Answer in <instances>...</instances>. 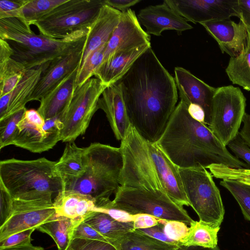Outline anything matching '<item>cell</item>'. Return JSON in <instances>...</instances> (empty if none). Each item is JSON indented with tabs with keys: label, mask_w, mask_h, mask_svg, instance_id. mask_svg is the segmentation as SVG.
<instances>
[{
	"label": "cell",
	"mask_w": 250,
	"mask_h": 250,
	"mask_svg": "<svg viewBox=\"0 0 250 250\" xmlns=\"http://www.w3.org/2000/svg\"><path fill=\"white\" fill-rule=\"evenodd\" d=\"M246 106V98L240 88L231 85L216 88L208 127L226 146L238 134Z\"/></svg>",
	"instance_id": "30bf717a"
},
{
	"label": "cell",
	"mask_w": 250,
	"mask_h": 250,
	"mask_svg": "<svg viewBox=\"0 0 250 250\" xmlns=\"http://www.w3.org/2000/svg\"><path fill=\"white\" fill-rule=\"evenodd\" d=\"M13 51L7 42L0 44V97L10 93L23 76L26 69L12 56Z\"/></svg>",
	"instance_id": "4316f807"
},
{
	"label": "cell",
	"mask_w": 250,
	"mask_h": 250,
	"mask_svg": "<svg viewBox=\"0 0 250 250\" xmlns=\"http://www.w3.org/2000/svg\"><path fill=\"white\" fill-rule=\"evenodd\" d=\"M56 162L44 157L23 160L11 158L0 162V182L13 199L53 202L64 189Z\"/></svg>",
	"instance_id": "3957f363"
},
{
	"label": "cell",
	"mask_w": 250,
	"mask_h": 250,
	"mask_svg": "<svg viewBox=\"0 0 250 250\" xmlns=\"http://www.w3.org/2000/svg\"><path fill=\"white\" fill-rule=\"evenodd\" d=\"M229 149L238 159H241L250 169V147L245 142L239 134L227 145Z\"/></svg>",
	"instance_id": "7bdbcfd3"
},
{
	"label": "cell",
	"mask_w": 250,
	"mask_h": 250,
	"mask_svg": "<svg viewBox=\"0 0 250 250\" xmlns=\"http://www.w3.org/2000/svg\"><path fill=\"white\" fill-rule=\"evenodd\" d=\"M105 113L116 139L122 140L130 124L121 89L116 83L107 87L98 104Z\"/></svg>",
	"instance_id": "7402d4cb"
},
{
	"label": "cell",
	"mask_w": 250,
	"mask_h": 250,
	"mask_svg": "<svg viewBox=\"0 0 250 250\" xmlns=\"http://www.w3.org/2000/svg\"><path fill=\"white\" fill-rule=\"evenodd\" d=\"M81 221L56 216L54 219L41 225L36 229L51 237L58 250H65L72 239L74 227Z\"/></svg>",
	"instance_id": "1f68e13d"
},
{
	"label": "cell",
	"mask_w": 250,
	"mask_h": 250,
	"mask_svg": "<svg viewBox=\"0 0 250 250\" xmlns=\"http://www.w3.org/2000/svg\"><path fill=\"white\" fill-rule=\"evenodd\" d=\"M137 229L161 241L177 245H179V242L174 241L166 235L164 230V225L160 223H158L157 225L150 228Z\"/></svg>",
	"instance_id": "bcb514c9"
},
{
	"label": "cell",
	"mask_w": 250,
	"mask_h": 250,
	"mask_svg": "<svg viewBox=\"0 0 250 250\" xmlns=\"http://www.w3.org/2000/svg\"><path fill=\"white\" fill-rule=\"evenodd\" d=\"M172 9L194 23L239 18L237 0H165Z\"/></svg>",
	"instance_id": "5bb4252c"
},
{
	"label": "cell",
	"mask_w": 250,
	"mask_h": 250,
	"mask_svg": "<svg viewBox=\"0 0 250 250\" xmlns=\"http://www.w3.org/2000/svg\"><path fill=\"white\" fill-rule=\"evenodd\" d=\"M207 168L216 178L235 180L250 185V169L233 168L223 164H212Z\"/></svg>",
	"instance_id": "74e56055"
},
{
	"label": "cell",
	"mask_w": 250,
	"mask_h": 250,
	"mask_svg": "<svg viewBox=\"0 0 250 250\" xmlns=\"http://www.w3.org/2000/svg\"><path fill=\"white\" fill-rule=\"evenodd\" d=\"M239 18L250 31V0H237Z\"/></svg>",
	"instance_id": "c3c4849f"
},
{
	"label": "cell",
	"mask_w": 250,
	"mask_h": 250,
	"mask_svg": "<svg viewBox=\"0 0 250 250\" xmlns=\"http://www.w3.org/2000/svg\"><path fill=\"white\" fill-rule=\"evenodd\" d=\"M107 87L99 79L91 78L75 89L62 116L63 127L60 141L73 142L85 133L93 116L98 109L100 96Z\"/></svg>",
	"instance_id": "8fae6325"
},
{
	"label": "cell",
	"mask_w": 250,
	"mask_h": 250,
	"mask_svg": "<svg viewBox=\"0 0 250 250\" xmlns=\"http://www.w3.org/2000/svg\"><path fill=\"white\" fill-rule=\"evenodd\" d=\"M86 167L79 179L64 184L63 190L73 191L92 198L96 209L105 208L116 192L123 165L120 147L100 143L85 147Z\"/></svg>",
	"instance_id": "277c9868"
},
{
	"label": "cell",
	"mask_w": 250,
	"mask_h": 250,
	"mask_svg": "<svg viewBox=\"0 0 250 250\" xmlns=\"http://www.w3.org/2000/svg\"><path fill=\"white\" fill-rule=\"evenodd\" d=\"M174 73L180 100L187 105L194 104L202 107L205 113V124L208 126L212 99L216 88L209 85L183 67H176Z\"/></svg>",
	"instance_id": "e0dca14e"
},
{
	"label": "cell",
	"mask_w": 250,
	"mask_h": 250,
	"mask_svg": "<svg viewBox=\"0 0 250 250\" xmlns=\"http://www.w3.org/2000/svg\"><path fill=\"white\" fill-rule=\"evenodd\" d=\"M147 142L130 125L120 147L123 160L120 186L165 191L150 156Z\"/></svg>",
	"instance_id": "52a82bcc"
},
{
	"label": "cell",
	"mask_w": 250,
	"mask_h": 250,
	"mask_svg": "<svg viewBox=\"0 0 250 250\" xmlns=\"http://www.w3.org/2000/svg\"><path fill=\"white\" fill-rule=\"evenodd\" d=\"M57 216L83 220L96 208V203L91 197L73 191L63 190L53 201Z\"/></svg>",
	"instance_id": "d4e9b609"
},
{
	"label": "cell",
	"mask_w": 250,
	"mask_h": 250,
	"mask_svg": "<svg viewBox=\"0 0 250 250\" xmlns=\"http://www.w3.org/2000/svg\"><path fill=\"white\" fill-rule=\"evenodd\" d=\"M112 245L118 250H175L178 247L157 240L137 229L127 232Z\"/></svg>",
	"instance_id": "f546056e"
},
{
	"label": "cell",
	"mask_w": 250,
	"mask_h": 250,
	"mask_svg": "<svg viewBox=\"0 0 250 250\" xmlns=\"http://www.w3.org/2000/svg\"><path fill=\"white\" fill-rule=\"evenodd\" d=\"M0 250H44V249L43 248L41 247L34 246L31 245L25 247L0 249Z\"/></svg>",
	"instance_id": "11a10c76"
},
{
	"label": "cell",
	"mask_w": 250,
	"mask_h": 250,
	"mask_svg": "<svg viewBox=\"0 0 250 250\" xmlns=\"http://www.w3.org/2000/svg\"><path fill=\"white\" fill-rule=\"evenodd\" d=\"M104 4V0H67L34 25L53 40H80L86 37Z\"/></svg>",
	"instance_id": "8992f818"
},
{
	"label": "cell",
	"mask_w": 250,
	"mask_h": 250,
	"mask_svg": "<svg viewBox=\"0 0 250 250\" xmlns=\"http://www.w3.org/2000/svg\"><path fill=\"white\" fill-rule=\"evenodd\" d=\"M47 64L27 69L15 88L6 94L9 100V105L5 118L25 108V104L31 101L32 95Z\"/></svg>",
	"instance_id": "484cf974"
},
{
	"label": "cell",
	"mask_w": 250,
	"mask_h": 250,
	"mask_svg": "<svg viewBox=\"0 0 250 250\" xmlns=\"http://www.w3.org/2000/svg\"><path fill=\"white\" fill-rule=\"evenodd\" d=\"M150 47L151 45H145L115 54L109 60L102 63L94 72V76L107 87L115 84Z\"/></svg>",
	"instance_id": "cb8c5ba5"
},
{
	"label": "cell",
	"mask_w": 250,
	"mask_h": 250,
	"mask_svg": "<svg viewBox=\"0 0 250 250\" xmlns=\"http://www.w3.org/2000/svg\"><path fill=\"white\" fill-rule=\"evenodd\" d=\"M26 0H1L0 1V19L18 18L21 8Z\"/></svg>",
	"instance_id": "f6af8a7d"
},
{
	"label": "cell",
	"mask_w": 250,
	"mask_h": 250,
	"mask_svg": "<svg viewBox=\"0 0 250 250\" xmlns=\"http://www.w3.org/2000/svg\"><path fill=\"white\" fill-rule=\"evenodd\" d=\"M13 199L9 192L0 182V227L11 217Z\"/></svg>",
	"instance_id": "b9f144b4"
},
{
	"label": "cell",
	"mask_w": 250,
	"mask_h": 250,
	"mask_svg": "<svg viewBox=\"0 0 250 250\" xmlns=\"http://www.w3.org/2000/svg\"><path fill=\"white\" fill-rule=\"evenodd\" d=\"M242 123L243 127L239 131V134L250 147V114L245 113Z\"/></svg>",
	"instance_id": "f5cc1de1"
},
{
	"label": "cell",
	"mask_w": 250,
	"mask_h": 250,
	"mask_svg": "<svg viewBox=\"0 0 250 250\" xmlns=\"http://www.w3.org/2000/svg\"><path fill=\"white\" fill-rule=\"evenodd\" d=\"M145 45H151L150 37L143 29L135 13L130 8L122 13L119 23L105 46L103 62L117 53Z\"/></svg>",
	"instance_id": "9a60e30c"
},
{
	"label": "cell",
	"mask_w": 250,
	"mask_h": 250,
	"mask_svg": "<svg viewBox=\"0 0 250 250\" xmlns=\"http://www.w3.org/2000/svg\"><path fill=\"white\" fill-rule=\"evenodd\" d=\"M115 83L121 89L130 125L144 139L157 143L176 106L174 78L150 47Z\"/></svg>",
	"instance_id": "6da1fadb"
},
{
	"label": "cell",
	"mask_w": 250,
	"mask_h": 250,
	"mask_svg": "<svg viewBox=\"0 0 250 250\" xmlns=\"http://www.w3.org/2000/svg\"><path fill=\"white\" fill-rule=\"evenodd\" d=\"M158 223L164 225V230L166 235L177 242L184 238L188 231L187 225L182 222L158 219Z\"/></svg>",
	"instance_id": "60d3db41"
},
{
	"label": "cell",
	"mask_w": 250,
	"mask_h": 250,
	"mask_svg": "<svg viewBox=\"0 0 250 250\" xmlns=\"http://www.w3.org/2000/svg\"><path fill=\"white\" fill-rule=\"evenodd\" d=\"M115 194L113 200L104 209L116 208L131 215L147 214L188 226L194 221L183 207L174 202L164 191L120 186Z\"/></svg>",
	"instance_id": "ba28073f"
},
{
	"label": "cell",
	"mask_w": 250,
	"mask_h": 250,
	"mask_svg": "<svg viewBox=\"0 0 250 250\" xmlns=\"http://www.w3.org/2000/svg\"><path fill=\"white\" fill-rule=\"evenodd\" d=\"M220 185L231 194L238 204L245 219L250 221V185L228 179L222 180Z\"/></svg>",
	"instance_id": "e575fe53"
},
{
	"label": "cell",
	"mask_w": 250,
	"mask_h": 250,
	"mask_svg": "<svg viewBox=\"0 0 250 250\" xmlns=\"http://www.w3.org/2000/svg\"><path fill=\"white\" fill-rule=\"evenodd\" d=\"M105 46L92 53L78 69L76 78L75 88L81 86L94 75V72L103 62Z\"/></svg>",
	"instance_id": "8d00e7d4"
},
{
	"label": "cell",
	"mask_w": 250,
	"mask_h": 250,
	"mask_svg": "<svg viewBox=\"0 0 250 250\" xmlns=\"http://www.w3.org/2000/svg\"><path fill=\"white\" fill-rule=\"evenodd\" d=\"M147 144L165 192L177 205L182 207L190 206L179 167L167 157L156 143L148 142Z\"/></svg>",
	"instance_id": "ac0fdd59"
},
{
	"label": "cell",
	"mask_w": 250,
	"mask_h": 250,
	"mask_svg": "<svg viewBox=\"0 0 250 250\" xmlns=\"http://www.w3.org/2000/svg\"><path fill=\"white\" fill-rule=\"evenodd\" d=\"M141 0H104L105 4L124 13L132 6L140 2Z\"/></svg>",
	"instance_id": "f907efd6"
},
{
	"label": "cell",
	"mask_w": 250,
	"mask_h": 250,
	"mask_svg": "<svg viewBox=\"0 0 250 250\" xmlns=\"http://www.w3.org/2000/svg\"><path fill=\"white\" fill-rule=\"evenodd\" d=\"M0 39L13 49L12 58L26 69L42 66L70 53L86 37L78 41L55 40L35 33L16 18L0 19Z\"/></svg>",
	"instance_id": "5b68a950"
},
{
	"label": "cell",
	"mask_w": 250,
	"mask_h": 250,
	"mask_svg": "<svg viewBox=\"0 0 250 250\" xmlns=\"http://www.w3.org/2000/svg\"><path fill=\"white\" fill-rule=\"evenodd\" d=\"M67 0H26L18 19L29 26L34 25Z\"/></svg>",
	"instance_id": "836d02e7"
},
{
	"label": "cell",
	"mask_w": 250,
	"mask_h": 250,
	"mask_svg": "<svg viewBox=\"0 0 250 250\" xmlns=\"http://www.w3.org/2000/svg\"><path fill=\"white\" fill-rule=\"evenodd\" d=\"M217 42L222 53L230 56H238L247 43L248 32L244 23L230 19L207 21L201 24Z\"/></svg>",
	"instance_id": "ffe728a7"
},
{
	"label": "cell",
	"mask_w": 250,
	"mask_h": 250,
	"mask_svg": "<svg viewBox=\"0 0 250 250\" xmlns=\"http://www.w3.org/2000/svg\"><path fill=\"white\" fill-rule=\"evenodd\" d=\"M76 238L96 240L108 242L104 237L91 226L84 222L83 220L81 221L77 224L73 230L72 239Z\"/></svg>",
	"instance_id": "ee69618b"
},
{
	"label": "cell",
	"mask_w": 250,
	"mask_h": 250,
	"mask_svg": "<svg viewBox=\"0 0 250 250\" xmlns=\"http://www.w3.org/2000/svg\"><path fill=\"white\" fill-rule=\"evenodd\" d=\"M156 143L179 168H207L212 164H223L250 169L245 162L230 153L207 125L190 115L187 105L181 100Z\"/></svg>",
	"instance_id": "7a4b0ae2"
},
{
	"label": "cell",
	"mask_w": 250,
	"mask_h": 250,
	"mask_svg": "<svg viewBox=\"0 0 250 250\" xmlns=\"http://www.w3.org/2000/svg\"><path fill=\"white\" fill-rule=\"evenodd\" d=\"M135 229L150 228L158 224V219L149 215L137 214L134 215Z\"/></svg>",
	"instance_id": "7dc6e473"
},
{
	"label": "cell",
	"mask_w": 250,
	"mask_h": 250,
	"mask_svg": "<svg viewBox=\"0 0 250 250\" xmlns=\"http://www.w3.org/2000/svg\"><path fill=\"white\" fill-rule=\"evenodd\" d=\"M65 250H118L109 242L81 238L72 239Z\"/></svg>",
	"instance_id": "f35d334b"
},
{
	"label": "cell",
	"mask_w": 250,
	"mask_h": 250,
	"mask_svg": "<svg viewBox=\"0 0 250 250\" xmlns=\"http://www.w3.org/2000/svg\"><path fill=\"white\" fill-rule=\"evenodd\" d=\"M85 41L70 53L47 64L32 95L31 101H40L65 78L78 69Z\"/></svg>",
	"instance_id": "2e32d148"
},
{
	"label": "cell",
	"mask_w": 250,
	"mask_h": 250,
	"mask_svg": "<svg viewBox=\"0 0 250 250\" xmlns=\"http://www.w3.org/2000/svg\"><path fill=\"white\" fill-rule=\"evenodd\" d=\"M94 211L107 213L115 220L120 222H133L134 219V215H131L124 211L116 208L96 209Z\"/></svg>",
	"instance_id": "681fc988"
},
{
	"label": "cell",
	"mask_w": 250,
	"mask_h": 250,
	"mask_svg": "<svg viewBox=\"0 0 250 250\" xmlns=\"http://www.w3.org/2000/svg\"><path fill=\"white\" fill-rule=\"evenodd\" d=\"M137 17L148 35L159 36L166 30L182 32L193 28L164 1L162 4L149 5L141 9Z\"/></svg>",
	"instance_id": "d6986e66"
},
{
	"label": "cell",
	"mask_w": 250,
	"mask_h": 250,
	"mask_svg": "<svg viewBox=\"0 0 250 250\" xmlns=\"http://www.w3.org/2000/svg\"><path fill=\"white\" fill-rule=\"evenodd\" d=\"M247 30V45L238 56L230 58L226 72L233 84L250 91V31Z\"/></svg>",
	"instance_id": "4dcf8cb0"
},
{
	"label": "cell",
	"mask_w": 250,
	"mask_h": 250,
	"mask_svg": "<svg viewBox=\"0 0 250 250\" xmlns=\"http://www.w3.org/2000/svg\"><path fill=\"white\" fill-rule=\"evenodd\" d=\"M220 229V227L215 228L194 221L190 224L187 235L179 241V245L214 248L217 246V234Z\"/></svg>",
	"instance_id": "d6a6232c"
},
{
	"label": "cell",
	"mask_w": 250,
	"mask_h": 250,
	"mask_svg": "<svg viewBox=\"0 0 250 250\" xmlns=\"http://www.w3.org/2000/svg\"><path fill=\"white\" fill-rule=\"evenodd\" d=\"M175 250H220V249L218 246L214 248H210L199 246L178 245L177 248Z\"/></svg>",
	"instance_id": "db71d44e"
},
{
	"label": "cell",
	"mask_w": 250,
	"mask_h": 250,
	"mask_svg": "<svg viewBox=\"0 0 250 250\" xmlns=\"http://www.w3.org/2000/svg\"><path fill=\"white\" fill-rule=\"evenodd\" d=\"M25 107L0 121V149L13 145L16 137L18 124L26 110Z\"/></svg>",
	"instance_id": "d590c367"
},
{
	"label": "cell",
	"mask_w": 250,
	"mask_h": 250,
	"mask_svg": "<svg viewBox=\"0 0 250 250\" xmlns=\"http://www.w3.org/2000/svg\"><path fill=\"white\" fill-rule=\"evenodd\" d=\"M121 14L120 11L105 4L102 6L86 37L79 68L92 53L106 45L119 23Z\"/></svg>",
	"instance_id": "44dd1931"
},
{
	"label": "cell",
	"mask_w": 250,
	"mask_h": 250,
	"mask_svg": "<svg viewBox=\"0 0 250 250\" xmlns=\"http://www.w3.org/2000/svg\"><path fill=\"white\" fill-rule=\"evenodd\" d=\"M78 70L65 78L40 101L37 110L45 120L58 116H61L62 119L75 89Z\"/></svg>",
	"instance_id": "603a6c76"
},
{
	"label": "cell",
	"mask_w": 250,
	"mask_h": 250,
	"mask_svg": "<svg viewBox=\"0 0 250 250\" xmlns=\"http://www.w3.org/2000/svg\"><path fill=\"white\" fill-rule=\"evenodd\" d=\"M179 171L190 206L198 215L199 221L213 227H220L225 208L211 173L204 167H179Z\"/></svg>",
	"instance_id": "9c48e42d"
},
{
	"label": "cell",
	"mask_w": 250,
	"mask_h": 250,
	"mask_svg": "<svg viewBox=\"0 0 250 250\" xmlns=\"http://www.w3.org/2000/svg\"><path fill=\"white\" fill-rule=\"evenodd\" d=\"M36 229L32 228L13 234L0 240V249L31 246V236Z\"/></svg>",
	"instance_id": "ab89813d"
},
{
	"label": "cell",
	"mask_w": 250,
	"mask_h": 250,
	"mask_svg": "<svg viewBox=\"0 0 250 250\" xmlns=\"http://www.w3.org/2000/svg\"><path fill=\"white\" fill-rule=\"evenodd\" d=\"M85 167V147L78 146L74 142L67 143L56 164V170L64 184L80 178Z\"/></svg>",
	"instance_id": "f1b7e54d"
},
{
	"label": "cell",
	"mask_w": 250,
	"mask_h": 250,
	"mask_svg": "<svg viewBox=\"0 0 250 250\" xmlns=\"http://www.w3.org/2000/svg\"><path fill=\"white\" fill-rule=\"evenodd\" d=\"M56 217L53 203L13 199L12 215L0 227V240L22 231L37 229Z\"/></svg>",
	"instance_id": "4fadbf2b"
},
{
	"label": "cell",
	"mask_w": 250,
	"mask_h": 250,
	"mask_svg": "<svg viewBox=\"0 0 250 250\" xmlns=\"http://www.w3.org/2000/svg\"><path fill=\"white\" fill-rule=\"evenodd\" d=\"M63 124L61 116L44 120L37 110H26L18 124L13 145L33 153L52 148L60 141Z\"/></svg>",
	"instance_id": "7c38bea8"
},
{
	"label": "cell",
	"mask_w": 250,
	"mask_h": 250,
	"mask_svg": "<svg viewBox=\"0 0 250 250\" xmlns=\"http://www.w3.org/2000/svg\"><path fill=\"white\" fill-rule=\"evenodd\" d=\"M188 106V110L190 115L196 121L205 124V113L204 109L200 105L190 104Z\"/></svg>",
	"instance_id": "816d5d0a"
},
{
	"label": "cell",
	"mask_w": 250,
	"mask_h": 250,
	"mask_svg": "<svg viewBox=\"0 0 250 250\" xmlns=\"http://www.w3.org/2000/svg\"><path fill=\"white\" fill-rule=\"evenodd\" d=\"M83 221L111 244L127 232L135 229L133 222H120L107 213L99 211H91L83 219Z\"/></svg>",
	"instance_id": "83f0119b"
}]
</instances>
